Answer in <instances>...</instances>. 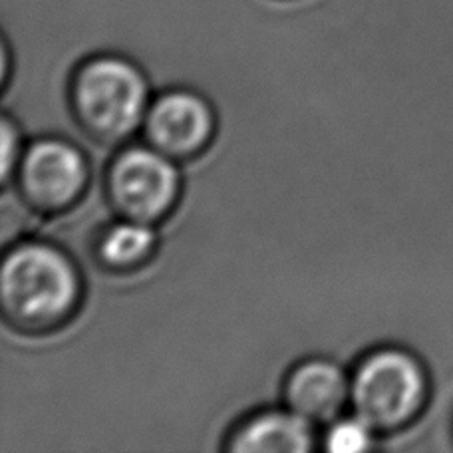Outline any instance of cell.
I'll list each match as a JSON object with an SVG mask.
<instances>
[{
  "mask_svg": "<svg viewBox=\"0 0 453 453\" xmlns=\"http://www.w3.org/2000/svg\"><path fill=\"white\" fill-rule=\"evenodd\" d=\"M84 280L66 250L44 241H22L6 249L0 271V309L22 334L54 333L76 317Z\"/></svg>",
  "mask_w": 453,
  "mask_h": 453,
  "instance_id": "cell-1",
  "label": "cell"
},
{
  "mask_svg": "<svg viewBox=\"0 0 453 453\" xmlns=\"http://www.w3.org/2000/svg\"><path fill=\"white\" fill-rule=\"evenodd\" d=\"M68 102L84 135L116 148L143 127L151 104L150 84L135 62L119 54H98L74 70Z\"/></svg>",
  "mask_w": 453,
  "mask_h": 453,
  "instance_id": "cell-2",
  "label": "cell"
},
{
  "mask_svg": "<svg viewBox=\"0 0 453 453\" xmlns=\"http://www.w3.org/2000/svg\"><path fill=\"white\" fill-rule=\"evenodd\" d=\"M426 400V370L416 356L400 348L370 352L350 374L354 416L376 434L398 432L414 422Z\"/></svg>",
  "mask_w": 453,
  "mask_h": 453,
  "instance_id": "cell-3",
  "label": "cell"
},
{
  "mask_svg": "<svg viewBox=\"0 0 453 453\" xmlns=\"http://www.w3.org/2000/svg\"><path fill=\"white\" fill-rule=\"evenodd\" d=\"M106 199L118 217L157 225L173 211L181 196L177 161L145 145H127L110 161Z\"/></svg>",
  "mask_w": 453,
  "mask_h": 453,
  "instance_id": "cell-4",
  "label": "cell"
},
{
  "mask_svg": "<svg viewBox=\"0 0 453 453\" xmlns=\"http://www.w3.org/2000/svg\"><path fill=\"white\" fill-rule=\"evenodd\" d=\"M19 199L40 215H60L84 197L90 165L76 143L40 137L27 145L14 172Z\"/></svg>",
  "mask_w": 453,
  "mask_h": 453,
  "instance_id": "cell-5",
  "label": "cell"
},
{
  "mask_svg": "<svg viewBox=\"0 0 453 453\" xmlns=\"http://www.w3.org/2000/svg\"><path fill=\"white\" fill-rule=\"evenodd\" d=\"M142 129L151 148L175 161H188L211 145L217 119L203 96L169 90L151 100Z\"/></svg>",
  "mask_w": 453,
  "mask_h": 453,
  "instance_id": "cell-6",
  "label": "cell"
},
{
  "mask_svg": "<svg viewBox=\"0 0 453 453\" xmlns=\"http://www.w3.org/2000/svg\"><path fill=\"white\" fill-rule=\"evenodd\" d=\"M285 403L312 426L333 424L350 403V376L326 358L298 362L285 380Z\"/></svg>",
  "mask_w": 453,
  "mask_h": 453,
  "instance_id": "cell-7",
  "label": "cell"
},
{
  "mask_svg": "<svg viewBox=\"0 0 453 453\" xmlns=\"http://www.w3.org/2000/svg\"><path fill=\"white\" fill-rule=\"evenodd\" d=\"M314 448V426L293 410H265L249 416L229 434L226 449L237 453H303Z\"/></svg>",
  "mask_w": 453,
  "mask_h": 453,
  "instance_id": "cell-8",
  "label": "cell"
},
{
  "mask_svg": "<svg viewBox=\"0 0 453 453\" xmlns=\"http://www.w3.org/2000/svg\"><path fill=\"white\" fill-rule=\"evenodd\" d=\"M156 249V225L118 217L96 237L94 258L110 273H134L150 261Z\"/></svg>",
  "mask_w": 453,
  "mask_h": 453,
  "instance_id": "cell-9",
  "label": "cell"
},
{
  "mask_svg": "<svg viewBox=\"0 0 453 453\" xmlns=\"http://www.w3.org/2000/svg\"><path fill=\"white\" fill-rule=\"evenodd\" d=\"M376 432L358 416L338 418L328 424L325 448L333 453H358L374 446Z\"/></svg>",
  "mask_w": 453,
  "mask_h": 453,
  "instance_id": "cell-10",
  "label": "cell"
},
{
  "mask_svg": "<svg viewBox=\"0 0 453 453\" xmlns=\"http://www.w3.org/2000/svg\"><path fill=\"white\" fill-rule=\"evenodd\" d=\"M24 148L20 145L19 126L14 124L11 116L3 118V167H0V180L3 185H11L14 180L16 165H19Z\"/></svg>",
  "mask_w": 453,
  "mask_h": 453,
  "instance_id": "cell-11",
  "label": "cell"
},
{
  "mask_svg": "<svg viewBox=\"0 0 453 453\" xmlns=\"http://www.w3.org/2000/svg\"><path fill=\"white\" fill-rule=\"evenodd\" d=\"M8 62H11V52H8L6 40L3 42V86L8 84Z\"/></svg>",
  "mask_w": 453,
  "mask_h": 453,
  "instance_id": "cell-12",
  "label": "cell"
}]
</instances>
